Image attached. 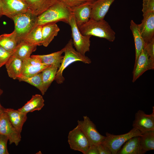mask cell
<instances>
[{
  "label": "cell",
  "mask_w": 154,
  "mask_h": 154,
  "mask_svg": "<svg viewBox=\"0 0 154 154\" xmlns=\"http://www.w3.org/2000/svg\"><path fill=\"white\" fill-rule=\"evenodd\" d=\"M72 13L70 8L56 0L47 10L38 16L37 25L60 21L68 23Z\"/></svg>",
  "instance_id": "6da1fadb"
},
{
  "label": "cell",
  "mask_w": 154,
  "mask_h": 154,
  "mask_svg": "<svg viewBox=\"0 0 154 154\" xmlns=\"http://www.w3.org/2000/svg\"><path fill=\"white\" fill-rule=\"evenodd\" d=\"M84 35L94 36L114 41L116 38L115 33L109 23L104 19L96 21L90 19L86 23L78 28Z\"/></svg>",
  "instance_id": "7a4b0ae2"
},
{
  "label": "cell",
  "mask_w": 154,
  "mask_h": 154,
  "mask_svg": "<svg viewBox=\"0 0 154 154\" xmlns=\"http://www.w3.org/2000/svg\"><path fill=\"white\" fill-rule=\"evenodd\" d=\"M63 49L64 55L55 79L56 82L59 84L64 82L65 78L63 76V72L70 64L76 61H80L87 64L91 62V60L88 57L81 54L74 48L72 39L70 40Z\"/></svg>",
  "instance_id": "3957f363"
},
{
  "label": "cell",
  "mask_w": 154,
  "mask_h": 154,
  "mask_svg": "<svg viewBox=\"0 0 154 154\" xmlns=\"http://www.w3.org/2000/svg\"><path fill=\"white\" fill-rule=\"evenodd\" d=\"M14 23L15 31L18 43L37 25L38 16L29 10L17 15L12 19Z\"/></svg>",
  "instance_id": "277c9868"
},
{
  "label": "cell",
  "mask_w": 154,
  "mask_h": 154,
  "mask_svg": "<svg viewBox=\"0 0 154 154\" xmlns=\"http://www.w3.org/2000/svg\"><path fill=\"white\" fill-rule=\"evenodd\" d=\"M142 133L133 128L128 132L123 134L115 135L106 133V136L101 143L108 148L112 154H117L123 145L131 137L140 136Z\"/></svg>",
  "instance_id": "5b68a950"
},
{
  "label": "cell",
  "mask_w": 154,
  "mask_h": 154,
  "mask_svg": "<svg viewBox=\"0 0 154 154\" xmlns=\"http://www.w3.org/2000/svg\"><path fill=\"white\" fill-rule=\"evenodd\" d=\"M68 24L71 27L73 46L77 51L81 54L85 55L86 53L90 51V38L91 36L84 35L81 33L76 25L72 13Z\"/></svg>",
  "instance_id": "8992f818"
},
{
  "label": "cell",
  "mask_w": 154,
  "mask_h": 154,
  "mask_svg": "<svg viewBox=\"0 0 154 154\" xmlns=\"http://www.w3.org/2000/svg\"><path fill=\"white\" fill-rule=\"evenodd\" d=\"M78 125L88 140L89 147L97 146L101 143L105 137L97 130L96 125L87 116H83V120H78Z\"/></svg>",
  "instance_id": "52a82bcc"
},
{
  "label": "cell",
  "mask_w": 154,
  "mask_h": 154,
  "mask_svg": "<svg viewBox=\"0 0 154 154\" xmlns=\"http://www.w3.org/2000/svg\"><path fill=\"white\" fill-rule=\"evenodd\" d=\"M68 139L71 149L86 154L89 147V142L78 125L69 131Z\"/></svg>",
  "instance_id": "ba28073f"
},
{
  "label": "cell",
  "mask_w": 154,
  "mask_h": 154,
  "mask_svg": "<svg viewBox=\"0 0 154 154\" xmlns=\"http://www.w3.org/2000/svg\"><path fill=\"white\" fill-rule=\"evenodd\" d=\"M151 114H147L143 111L139 110L135 114L132 126L142 133L154 131V108Z\"/></svg>",
  "instance_id": "9c48e42d"
},
{
  "label": "cell",
  "mask_w": 154,
  "mask_h": 154,
  "mask_svg": "<svg viewBox=\"0 0 154 154\" xmlns=\"http://www.w3.org/2000/svg\"><path fill=\"white\" fill-rule=\"evenodd\" d=\"M2 2L3 15L11 19L29 10L25 0H2Z\"/></svg>",
  "instance_id": "30bf717a"
},
{
  "label": "cell",
  "mask_w": 154,
  "mask_h": 154,
  "mask_svg": "<svg viewBox=\"0 0 154 154\" xmlns=\"http://www.w3.org/2000/svg\"><path fill=\"white\" fill-rule=\"evenodd\" d=\"M0 134L8 137L9 144L17 146L21 140V134L12 125L4 112L0 115Z\"/></svg>",
  "instance_id": "8fae6325"
},
{
  "label": "cell",
  "mask_w": 154,
  "mask_h": 154,
  "mask_svg": "<svg viewBox=\"0 0 154 154\" xmlns=\"http://www.w3.org/2000/svg\"><path fill=\"white\" fill-rule=\"evenodd\" d=\"M154 69V60L150 59L144 49L135 62L132 72V82H134L146 71Z\"/></svg>",
  "instance_id": "7c38bea8"
},
{
  "label": "cell",
  "mask_w": 154,
  "mask_h": 154,
  "mask_svg": "<svg viewBox=\"0 0 154 154\" xmlns=\"http://www.w3.org/2000/svg\"><path fill=\"white\" fill-rule=\"evenodd\" d=\"M143 15L141 23L138 25L140 35L146 44L154 38V12Z\"/></svg>",
  "instance_id": "4fadbf2b"
},
{
  "label": "cell",
  "mask_w": 154,
  "mask_h": 154,
  "mask_svg": "<svg viewBox=\"0 0 154 154\" xmlns=\"http://www.w3.org/2000/svg\"><path fill=\"white\" fill-rule=\"evenodd\" d=\"M48 66L42 63L39 59L32 55L23 61L21 75L31 77L41 72Z\"/></svg>",
  "instance_id": "5bb4252c"
},
{
  "label": "cell",
  "mask_w": 154,
  "mask_h": 154,
  "mask_svg": "<svg viewBox=\"0 0 154 154\" xmlns=\"http://www.w3.org/2000/svg\"><path fill=\"white\" fill-rule=\"evenodd\" d=\"M93 2H88L70 8L78 28L89 20Z\"/></svg>",
  "instance_id": "9a60e30c"
},
{
  "label": "cell",
  "mask_w": 154,
  "mask_h": 154,
  "mask_svg": "<svg viewBox=\"0 0 154 154\" xmlns=\"http://www.w3.org/2000/svg\"><path fill=\"white\" fill-rule=\"evenodd\" d=\"M115 0H97L92 4L90 19L96 21L104 19L110 8Z\"/></svg>",
  "instance_id": "2e32d148"
},
{
  "label": "cell",
  "mask_w": 154,
  "mask_h": 154,
  "mask_svg": "<svg viewBox=\"0 0 154 154\" xmlns=\"http://www.w3.org/2000/svg\"><path fill=\"white\" fill-rule=\"evenodd\" d=\"M4 112L12 125L21 134L23 126L27 119V114L21 112L18 110L11 108H5Z\"/></svg>",
  "instance_id": "e0dca14e"
},
{
  "label": "cell",
  "mask_w": 154,
  "mask_h": 154,
  "mask_svg": "<svg viewBox=\"0 0 154 154\" xmlns=\"http://www.w3.org/2000/svg\"><path fill=\"white\" fill-rule=\"evenodd\" d=\"M23 60L12 55L5 64L9 76L13 79H17L21 75Z\"/></svg>",
  "instance_id": "ac0fdd59"
},
{
  "label": "cell",
  "mask_w": 154,
  "mask_h": 154,
  "mask_svg": "<svg viewBox=\"0 0 154 154\" xmlns=\"http://www.w3.org/2000/svg\"><path fill=\"white\" fill-rule=\"evenodd\" d=\"M44 102L42 96L36 94L33 95L29 101L18 110L21 112L27 114L35 111H39L44 106Z\"/></svg>",
  "instance_id": "d6986e66"
},
{
  "label": "cell",
  "mask_w": 154,
  "mask_h": 154,
  "mask_svg": "<svg viewBox=\"0 0 154 154\" xmlns=\"http://www.w3.org/2000/svg\"><path fill=\"white\" fill-rule=\"evenodd\" d=\"M139 136L134 137L127 140L117 154H143L140 147Z\"/></svg>",
  "instance_id": "ffe728a7"
},
{
  "label": "cell",
  "mask_w": 154,
  "mask_h": 154,
  "mask_svg": "<svg viewBox=\"0 0 154 154\" xmlns=\"http://www.w3.org/2000/svg\"><path fill=\"white\" fill-rule=\"evenodd\" d=\"M60 31V29L56 23L44 25L42 26V45L47 46Z\"/></svg>",
  "instance_id": "44dd1931"
},
{
  "label": "cell",
  "mask_w": 154,
  "mask_h": 154,
  "mask_svg": "<svg viewBox=\"0 0 154 154\" xmlns=\"http://www.w3.org/2000/svg\"><path fill=\"white\" fill-rule=\"evenodd\" d=\"M37 46L22 41L18 43L12 55L23 61L31 57L32 53L36 50Z\"/></svg>",
  "instance_id": "7402d4cb"
},
{
  "label": "cell",
  "mask_w": 154,
  "mask_h": 154,
  "mask_svg": "<svg viewBox=\"0 0 154 154\" xmlns=\"http://www.w3.org/2000/svg\"><path fill=\"white\" fill-rule=\"evenodd\" d=\"M29 10L38 16L47 10L56 0H25Z\"/></svg>",
  "instance_id": "603a6c76"
},
{
  "label": "cell",
  "mask_w": 154,
  "mask_h": 154,
  "mask_svg": "<svg viewBox=\"0 0 154 154\" xmlns=\"http://www.w3.org/2000/svg\"><path fill=\"white\" fill-rule=\"evenodd\" d=\"M63 48L60 50L45 55H33L39 59L41 62L48 66L54 65L59 68L63 58Z\"/></svg>",
  "instance_id": "cb8c5ba5"
},
{
  "label": "cell",
  "mask_w": 154,
  "mask_h": 154,
  "mask_svg": "<svg viewBox=\"0 0 154 154\" xmlns=\"http://www.w3.org/2000/svg\"><path fill=\"white\" fill-rule=\"evenodd\" d=\"M130 24V29L133 37L135 44V62L142 51L144 49L145 43L140 35L138 24H136L133 20H131Z\"/></svg>",
  "instance_id": "d4e9b609"
},
{
  "label": "cell",
  "mask_w": 154,
  "mask_h": 154,
  "mask_svg": "<svg viewBox=\"0 0 154 154\" xmlns=\"http://www.w3.org/2000/svg\"><path fill=\"white\" fill-rule=\"evenodd\" d=\"M18 44L16 34L14 31L10 34L0 35V46L13 53Z\"/></svg>",
  "instance_id": "484cf974"
},
{
  "label": "cell",
  "mask_w": 154,
  "mask_h": 154,
  "mask_svg": "<svg viewBox=\"0 0 154 154\" xmlns=\"http://www.w3.org/2000/svg\"><path fill=\"white\" fill-rule=\"evenodd\" d=\"M58 67L54 65H50L41 72L42 78L44 88L46 91L52 82L55 80Z\"/></svg>",
  "instance_id": "4316f807"
},
{
  "label": "cell",
  "mask_w": 154,
  "mask_h": 154,
  "mask_svg": "<svg viewBox=\"0 0 154 154\" xmlns=\"http://www.w3.org/2000/svg\"><path fill=\"white\" fill-rule=\"evenodd\" d=\"M139 143L141 149L145 154L147 151L154 149V131L142 133L139 136Z\"/></svg>",
  "instance_id": "83f0119b"
},
{
  "label": "cell",
  "mask_w": 154,
  "mask_h": 154,
  "mask_svg": "<svg viewBox=\"0 0 154 154\" xmlns=\"http://www.w3.org/2000/svg\"><path fill=\"white\" fill-rule=\"evenodd\" d=\"M42 26L37 25L36 26L22 41L37 46L42 45Z\"/></svg>",
  "instance_id": "f1b7e54d"
},
{
  "label": "cell",
  "mask_w": 154,
  "mask_h": 154,
  "mask_svg": "<svg viewBox=\"0 0 154 154\" xmlns=\"http://www.w3.org/2000/svg\"><path fill=\"white\" fill-rule=\"evenodd\" d=\"M17 79L19 81H23L28 83L38 89L43 95L46 92L42 82L41 72L33 76L27 77L21 75Z\"/></svg>",
  "instance_id": "f546056e"
},
{
  "label": "cell",
  "mask_w": 154,
  "mask_h": 154,
  "mask_svg": "<svg viewBox=\"0 0 154 154\" xmlns=\"http://www.w3.org/2000/svg\"><path fill=\"white\" fill-rule=\"evenodd\" d=\"M69 8L77 6L88 2H93L97 0H58Z\"/></svg>",
  "instance_id": "4dcf8cb0"
},
{
  "label": "cell",
  "mask_w": 154,
  "mask_h": 154,
  "mask_svg": "<svg viewBox=\"0 0 154 154\" xmlns=\"http://www.w3.org/2000/svg\"><path fill=\"white\" fill-rule=\"evenodd\" d=\"M12 53L0 46V67L5 64Z\"/></svg>",
  "instance_id": "1f68e13d"
},
{
  "label": "cell",
  "mask_w": 154,
  "mask_h": 154,
  "mask_svg": "<svg viewBox=\"0 0 154 154\" xmlns=\"http://www.w3.org/2000/svg\"><path fill=\"white\" fill-rule=\"evenodd\" d=\"M143 14L154 12V0H143Z\"/></svg>",
  "instance_id": "d6a6232c"
},
{
  "label": "cell",
  "mask_w": 154,
  "mask_h": 154,
  "mask_svg": "<svg viewBox=\"0 0 154 154\" xmlns=\"http://www.w3.org/2000/svg\"><path fill=\"white\" fill-rule=\"evenodd\" d=\"M9 140L6 136L0 134V154H9L7 148V143Z\"/></svg>",
  "instance_id": "836d02e7"
},
{
  "label": "cell",
  "mask_w": 154,
  "mask_h": 154,
  "mask_svg": "<svg viewBox=\"0 0 154 154\" xmlns=\"http://www.w3.org/2000/svg\"><path fill=\"white\" fill-rule=\"evenodd\" d=\"M144 49L150 58L154 60V38L149 43L145 44Z\"/></svg>",
  "instance_id": "e575fe53"
},
{
  "label": "cell",
  "mask_w": 154,
  "mask_h": 154,
  "mask_svg": "<svg viewBox=\"0 0 154 154\" xmlns=\"http://www.w3.org/2000/svg\"><path fill=\"white\" fill-rule=\"evenodd\" d=\"M99 154H112L110 150L101 143L97 145Z\"/></svg>",
  "instance_id": "d590c367"
},
{
  "label": "cell",
  "mask_w": 154,
  "mask_h": 154,
  "mask_svg": "<svg viewBox=\"0 0 154 154\" xmlns=\"http://www.w3.org/2000/svg\"><path fill=\"white\" fill-rule=\"evenodd\" d=\"M86 154H99L97 146L89 147Z\"/></svg>",
  "instance_id": "8d00e7d4"
},
{
  "label": "cell",
  "mask_w": 154,
  "mask_h": 154,
  "mask_svg": "<svg viewBox=\"0 0 154 154\" xmlns=\"http://www.w3.org/2000/svg\"><path fill=\"white\" fill-rule=\"evenodd\" d=\"M3 92V90L0 88V97ZM5 108L1 105L0 103V115L4 112Z\"/></svg>",
  "instance_id": "74e56055"
},
{
  "label": "cell",
  "mask_w": 154,
  "mask_h": 154,
  "mask_svg": "<svg viewBox=\"0 0 154 154\" xmlns=\"http://www.w3.org/2000/svg\"><path fill=\"white\" fill-rule=\"evenodd\" d=\"M3 4L2 0H0V17L3 15Z\"/></svg>",
  "instance_id": "f35d334b"
},
{
  "label": "cell",
  "mask_w": 154,
  "mask_h": 154,
  "mask_svg": "<svg viewBox=\"0 0 154 154\" xmlns=\"http://www.w3.org/2000/svg\"><path fill=\"white\" fill-rule=\"evenodd\" d=\"M0 68H1L0 67Z\"/></svg>",
  "instance_id": "ab89813d"
}]
</instances>
